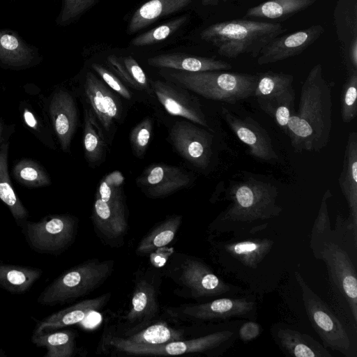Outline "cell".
Returning a JSON list of instances; mask_svg holds the SVG:
<instances>
[{"label":"cell","mask_w":357,"mask_h":357,"mask_svg":"<svg viewBox=\"0 0 357 357\" xmlns=\"http://www.w3.org/2000/svg\"><path fill=\"white\" fill-rule=\"evenodd\" d=\"M20 116L24 126L41 143L55 150L53 130L45 107V97L29 98L19 104Z\"/></svg>","instance_id":"603a6c76"},{"label":"cell","mask_w":357,"mask_h":357,"mask_svg":"<svg viewBox=\"0 0 357 357\" xmlns=\"http://www.w3.org/2000/svg\"><path fill=\"white\" fill-rule=\"evenodd\" d=\"M169 275L187 292V296L204 301L251 293L217 274L205 261L184 255L176 264L169 266Z\"/></svg>","instance_id":"9c48e42d"},{"label":"cell","mask_w":357,"mask_h":357,"mask_svg":"<svg viewBox=\"0 0 357 357\" xmlns=\"http://www.w3.org/2000/svg\"><path fill=\"white\" fill-rule=\"evenodd\" d=\"M261 332L260 325L255 320H245L238 328V340L248 342L257 338Z\"/></svg>","instance_id":"bcb514c9"},{"label":"cell","mask_w":357,"mask_h":357,"mask_svg":"<svg viewBox=\"0 0 357 357\" xmlns=\"http://www.w3.org/2000/svg\"><path fill=\"white\" fill-rule=\"evenodd\" d=\"M110 297L107 293L82 301L38 321L33 333L50 332L81 322L91 312L102 308Z\"/></svg>","instance_id":"7402d4cb"},{"label":"cell","mask_w":357,"mask_h":357,"mask_svg":"<svg viewBox=\"0 0 357 357\" xmlns=\"http://www.w3.org/2000/svg\"><path fill=\"white\" fill-rule=\"evenodd\" d=\"M334 19L339 40L350 43L357 36V0H338Z\"/></svg>","instance_id":"d590c367"},{"label":"cell","mask_w":357,"mask_h":357,"mask_svg":"<svg viewBox=\"0 0 357 357\" xmlns=\"http://www.w3.org/2000/svg\"><path fill=\"white\" fill-rule=\"evenodd\" d=\"M149 66L185 72H204L229 70L230 63L213 58L190 55L183 53H168L151 56L147 59Z\"/></svg>","instance_id":"484cf974"},{"label":"cell","mask_w":357,"mask_h":357,"mask_svg":"<svg viewBox=\"0 0 357 357\" xmlns=\"http://www.w3.org/2000/svg\"><path fill=\"white\" fill-rule=\"evenodd\" d=\"M289 240L268 223L249 230L211 234L210 255L221 274L235 280L259 300L274 291L291 268Z\"/></svg>","instance_id":"6da1fadb"},{"label":"cell","mask_w":357,"mask_h":357,"mask_svg":"<svg viewBox=\"0 0 357 357\" xmlns=\"http://www.w3.org/2000/svg\"><path fill=\"white\" fill-rule=\"evenodd\" d=\"M256 100L260 108L287 135L289 118L295 112V91L293 87L275 96Z\"/></svg>","instance_id":"836d02e7"},{"label":"cell","mask_w":357,"mask_h":357,"mask_svg":"<svg viewBox=\"0 0 357 357\" xmlns=\"http://www.w3.org/2000/svg\"><path fill=\"white\" fill-rule=\"evenodd\" d=\"M340 105L342 121H353L357 114V70H351L343 85Z\"/></svg>","instance_id":"60d3db41"},{"label":"cell","mask_w":357,"mask_h":357,"mask_svg":"<svg viewBox=\"0 0 357 357\" xmlns=\"http://www.w3.org/2000/svg\"><path fill=\"white\" fill-rule=\"evenodd\" d=\"M8 149V142L0 146V200L8 208L17 225L21 227L28 220L29 212L17 197L10 179Z\"/></svg>","instance_id":"f546056e"},{"label":"cell","mask_w":357,"mask_h":357,"mask_svg":"<svg viewBox=\"0 0 357 357\" xmlns=\"http://www.w3.org/2000/svg\"><path fill=\"white\" fill-rule=\"evenodd\" d=\"M278 190L270 181L241 172L230 180L225 193L229 202L208 226L211 234L249 230L278 217L282 208L277 204Z\"/></svg>","instance_id":"3957f363"},{"label":"cell","mask_w":357,"mask_h":357,"mask_svg":"<svg viewBox=\"0 0 357 357\" xmlns=\"http://www.w3.org/2000/svg\"><path fill=\"white\" fill-rule=\"evenodd\" d=\"M107 62L119 77L130 86L137 89V86L128 74L121 57L113 54L109 55L107 57Z\"/></svg>","instance_id":"7dc6e473"},{"label":"cell","mask_w":357,"mask_h":357,"mask_svg":"<svg viewBox=\"0 0 357 357\" xmlns=\"http://www.w3.org/2000/svg\"><path fill=\"white\" fill-rule=\"evenodd\" d=\"M189 121H176L169 129L168 139L176 151L200 170H206L214 155V137L206 129Z\"/></svg>","instance_id":"5bb4252c"},{"label":"cell","mask_w":357,"mask_h":357,"mask_svg":"<svg viewBox=\"0 0 357 357\" xmlns=\"http://www.w3.org/2000/svg\"><path fill=\"white\" fill-rule=\"evenodd\" d=\"M77 219L70 214H54L38 222L27 220L22 227L29 247L40 254L59 255L74 242Z\"/></svg>","instance_id":"4fadbf2b"},{"label":"cell","mask_w":357,"mask_h":357,"mask_svg":"<svg viewBox=\"0 0 357 357\" xmlns=\"http://www.w3.org/2000/svg\"><path fill=\"white\" fill-rule=\"evenodd\" d=\"M332 128L331 86L320 63L310 70L301 89L298 107L289 118L287 135L296 153L317 152L326 146Z\"/></svg>","instance_id":"277c9868"},{"label":"cell","mask_w":357,"mask_h":357,"mask_svg":"<svg viewBox=\"0 0 357 357\" xmlns=\"http://www.w3.org/2000/svg\"><path fill=\"white\" fill-rule=\"evenodd\" d=\"M123 182L121 172H112L100 182L95 196L93 222L98 230L110 239L120 237L127 229Z\"/></svg>","instance_id":"8fae6325"},{"label":"cell","mask_w":357,"mask_h":357,"mask_svg":"<svg viewBox=\"0 0 357 357\" xmlns=\"http://www.w3.org/2000/svg\"><path fill=\"white\" fill-rule=\"evenodd\" d=\"M83 145L84 157L91 166H97L103 162L107 149L106 137L89 105L84 108Z\"/></svg>","instance_id":"f1b7e54d"},{"label":"cell","mask_w":357,"mask_h":357,"mask_svg":"<svg viewBox=\"0 0 357 357\" xmlns=\"http://www.w3.org/2000/svg\"><path fill=\"white\" fill-rule=\"evenodd\" d=\"M317 0H269L249 8L246 17L285 19L312 6Z\"/></svg>","instance_id":"d6a6232c"},{"label":"cell","mask_w":357,"mask_h":357,"mask_svg":"<svg viewBox=\"0 0 357 357\" xmlns=\"http://www.w3.org/2000/svg\"><path fill=\"white\" fill-rule=\"evenodd\" d=\"M182 219V215H173L158 224L141 240L136 250L137 253L148 254L169 244L174 239Z\"/></svg>","instance_id":"e575fe53"},{"label":"cell","mask_w":357,"mask_h":357,"mask_svg":"<svg viewBox=\"0 0 357 357\" xmlns=\"http://www.w3.org/2000/svg\"><path fill=\"white\" fill-rule=\"evenodd\" d=\"M88 105L92 109L102 129L110 134L115 123L120 122L123 106L119 96L93 73L88 70L83 84Z\"/></svg>","instance_id":"e0dca14e"},{"label":"cell","mask_w":357,"mask_h":357,"mask_svg":"<svg viewBox=\"0 0 357 357\" xmlns=\"http://www.w3.org/2000/svg\"><path fill=\"white\" fill-rule=\"evenodd\" d=\"M275 343L287 356L294 357H332L333 355L319 342L291 325L278 322L271 327Z\"/></svg>","instance_id":"44dd1931"},{"label":"cell","mask_w":357,"mask_h":357,"mask_svg":"<svg viewBox=\"0 0 357 357\" xmlns=\"http://www.w3.org/2000/svg\"><path fill=\"white\" fill-rule=\"evenodd\" d=\"M153 121L146 117L137 123L131 130L130 142L135 156L142 158L144 155L152 135Z\"/></svg>","instance_id":"b9f144b4"},{"label":"cell","mask_w":357,"mask_h":357,"mask_svg":"<svg viewBox=\"0 0 357 357\" xmlns=\"http://www.w3.org/2000/svg\"><path fill=\"white\" fill-rule=\"evenodd\" d=\"M193 0H149L132 15L127 31L132 34L152 24L159 19L186 8Z\"/></svg>","instance_id":"4316f807"},{"label":"cell","mask_w":357,"mask_h":357,"mask_svg":"<svg viewBox=\"0 0 357 357\" xmlns=\"http://www.w3.org/2000/svg\"><path fill=\"white\" fill-rule=\"evenodd\" d=\"M294 275L301 289L305 312L323 345L346 357H356L355 342L344 324L309 287L299 271H295Z\"/></svg>","instance_id":"30bf717a"},{"label":"cell","mask_w":357,"mask_h":357,"mask_svg":"<svg viewBox=\"0 0 357 357\" xmlns=\"http://www.w3.org/2000/svg\"><path fill=\"white\" fill-rule=\"evenodd\" d=\"M222 116L237 138L248 146L252 157L269 163L278 160L268 132L257 121L250 116H239L226 107L222 108Z\"/></svg>","instance_id":"2e32d148"},{"label":"cell","mask_w":357,"mask_h":357,"mask_svg":"<svg viewBox=\"0 0 357 357\" xmlns=\"http://www.w3.org/2000/svg\"><path fill=\"white\" fill-rule=\"evenodd\" d=\"M159 305L154 285L146 279L138 280L135 285L131 307L126 319L130 324H145L158 313Z\"/></svg>","instance_id":"83f0119b"},{"label":"cell","mask_w":357,"mask_h":357,"mask_svg":"<svg viewBox=\"0 0 357 357\" xmlns=\"http://www.w3.org/2000/svg\"><path fill=\"white\" fill-rule=\"evenodd\" d=\"M39 62L36 49L16 33L0 29V64L5 68L22 70Z\"/></svg>","instance_id":"d4e9b609"},{"label":"cell","mask_w":357,"mask_h":357,"mask_svg":"<svg viewBox=\"0 0 357 357\" xmlns=\"http://www.w3.org/2000/svg\"><path fill=\"white\" fill-rule=\"evenodd\" d=\"M338 184L349 207L347 218L357 229V133L355 131L348 135Z\"/></svg>","instance_id":"cb8c5ba5"},{"label":"cell","mask_w":357,"mask_h":357,"mask_svg":"<svg viewBox=\"0 0 357 357\" xmlns=\"http://www.w3.org/2000/svg\"><path fill=\"white\" fill-rule=\"evenodd\" d=\"M192 182V176L181 167L167 164H152L136 179L146 196L161 198L170 195Z\"/></svg>","instance_id":"ac0fdd59"},{"label":"cell","mask_w":357,"mask_h":357,"mask_svg":"<svg viewBox=\"0 0 357 357\" xmlns=\"http://www.w3.org/2000/svg\"><path fill=\"white\" fill-rule=\"evenodd\" d=\"M14 178L27 188H37L51 184V178L45 169L36 161L23 158L13 168Z\"/></svg>","instance_id":"8d00e7d4"},{"label":"cell","mask_w":357,"mask_h":357,"mask_svg":"<svg viewBox=\"0 0 357 357\" xmlns=\"http://www.w3.org/2000/svg\"><path fill=\"white\" fill-rule=\"evenodd\" d=\"M121 58L137 89H147L149 84L146 75L137 61L132 56Z\"/></svg>","instance_id":"f6af8a7d"},{"label":"cell","mask_w":357,"mask_h":357,"mask_svg":"<svg viewBox=\"0 0 357 357\" xmlns=\"http://www.w3.org/2000/svg\"><path fill=\"white\" fill-rule=\"evenodd\" d=\"M324 31L320 25L278 36L266 44L257 56V63L265 65L280 61L298 55L312 45Z\"/></svg>","instance_id":"ffe728a7"},{"label":"cell","mask_w":357,"mask_h":357,"mask_svg":"<svg viewBox=\"0 0 357 357\" xmlns=\"http://www.w3.org/2000/svg\"><path fill=\"white\" fill-rule=\"evenodd\" d=\"M93 70L99 75L104 83L112 91L126 100L132 99V94L126 85L111 71L99 63L91 65Z\"/></svg>","instance_id":"ee69618b"},{"label":"cell","mask_w":357,"mask_h":357,"mask_svg":"<svg viewBox=\"0 0 357 357\" xmlns=\"http://www.w3.org/2000/svg\"><path fill=\"white\" fill-rule=\"evenodd\" d=\"M14 130L13 126L6 123L0 117V146L3 144L8 142V139L12 135Z\"/></svg>","instance_id":"c3c4849f"},{"label":"cell","mask_w":357,"mask_h":357,"mask_svg":"<svg viewBox=\"0 0 357 357\" xmlns=\"http://www.w3.org/2000/svg\"><path fill=\"white\" fill-rule=\"evenodd\" d=\"M247 319H236L208 322L199 335L158 344H135L123 337H112L109 344L116 350L134 355H182L203 354L209 357L222 356L238 340V328Z\"/></svg>","instance_id":"5b68a950"},{"label":"cell","mask_w":357,"mask_h":357,"mask_svg":"<svg viewBox=\"0 0 357 357\" xmlns=\"http://www.w3.org/2000/svg\"><path fill=\"white\" fill-rule=\"evenodd\" d=\"M160 75L204 98L229 104L254 96L257 75L221 72H185L161 68Z\"/></svg>","instance_id":"52a82bcc"},{"label":"cell","mask_w":357,"mask_h":357,"mask_svg":"<svg viewBox=\"0 0 357 357\" xmlns=\"http://www.w3.org/2000/svg\"><path fill=\"white\" fill-rule=\"evenodd\" d=\"M226 1L227 0H202V3L204 6H216L219 3Z\"/></svg>","instance_id":"f907efd6"},{"label":"cell","mask_w":357,"mask_h":357,"mask_svg":"<svg viewBox=\"0 0 357 357\" xmlns=\"http://www.w3.org/2000/svg\"><path fill=\"white\" fill-rule=\"evenodd\" d=\"M152 86L157 99L169 114L208 128L199 101L187 89L167 80H155Z\"/></svg>","instance_id":"d6986e66"},{"label":"cell","mask_w":357,"mask_h":357,"mask_svg":"<svg viewBox=\"0 0 357 357\" xmlns=\"http://www.w3.org/2000/svg\"><path fill=\"white\" fill-rule=\"evenodd\" d=\"M294 77L282 73L265 72L257 74L254 96L266 98L292 88Z\"/></svg>","instance_id":"f35d334b"},{"label":"cell","mask_w":357,"mask_h":357,"mask_svg":"<svg viewBox=\"0 0 357 357\" xmlns=\"http://www.w3.org/2000/svg\"><path fill=\"white\" fill-rule=\"evenodd\" d=\"M112 260L91 259L67 270L38 295L37 302L43 305H55L74 301L89 294L111 275Z\"/></svg>","instance_id":"ba28073f"},{"label":"cell","mask_w":357,"mask_h":357,"mask_svg":"<svg viewBox=\"0 0 357 357\" xmlns=\"http://www.w3.org/2000/svg\"><path fill=\"white\" fill-rule=\"evenodd\" d=\"M183 338V333L181 330L172 328L166 323L159 322L123 339L135 344H158Z\"/></svg>","instance_id":"74e56055"},{"label":"cell","mask_w":357,"mask_h":357,"mask_svg":"<svg viewBox=\"0 0 357 357\" xmlns=\"http://www.w3.org/2000/svg\"><path fill=\"white\" fill-rule=\"evenodd\" d=\"M188 19V15H183L168 21L134 38L130 44L135 47H142L162 41L178 30Z\"/></svg>","instance_id":"ab89813d"},{"label":"cell","mask_w":357,"mask_h":357,"mask_svg":"<svg viewBox=\"0 0 357 357\" xmlns=\"http://www.w3.org/2000/svg\"><path fill=\"white\" fill-rule=\"evenodd\" d=\"M285 31L279 22L234 20L208 26L200 37L216 47L222 56L234 59L249 54L257 57L266 44Z\"/></svg>","instance_id":"8992f818"},{"label":"cell","mask_w":357,"mask_h":357,"mask_svg":"<svg viewBox=\"0 0 357 357\" xmlns=\"http://www.w3.org/2000/svg\"><path fill=\"white\" fill-rule=\"evenodd\" d=\"M327 189L321 201L310 237V248L317 259L323 261L335 292L357 323V229L348 218L337 215L332 228L328 201L332 197Z\"/></svg>","instance_id":"7a4b0ae2"},{"label":"cell","mask_w":357,"mask_h":357,"mask_svg":"<svg viewBox=\"0 0 357 357\" xmlns=\"http://www.w3.org/2000/svg\"><path fill=\"white\" fill-rule=\"evenodd\" d=\"M45 107L54 135L65 153H70L72 139L78 124V111L75 100L66 89H55L45 98Z\"/></svg>","instance_id":"9a60e30c"},{"label":"cell","mask_w":357,"mask_h":357,"mask_svg":"<svg viewBox=\"0 0 357 357\" xmlns=\"http://www.w3.org/2000/svg\"><path fill=\"white\" fill-rule=\"evenodd\" d=\"M43 274L40 268L0 262V288L15 294L28 291Z\"/></svg>","instance_id":"4dcf8cb0"},{"label":"cell","mask_w":357,"mask_h":357,"mask_svg":"<svg viewBox=\"0 0 357 357\" xmlns=\"http://www.w3.org/2000/svg\"><path fill=\"white\" fill-rule=\"evenodd\" d=\"M31 342L47 349L45 357H70L75 353V334L70 330L33 333Z\"/></svg>","instance_id":"1f68e13d"},{"label":"cell","mask_w":357,"mask_h":357,"mask_svg":"<svg viewBox=\"0 0 357 357\" xmlns=\"http://www.w3.org/2000/svg\"><path fill=\"white\" fill-rule=\"evenodd\" d=\"M98 0H62L63 6L57 18L59 25L68 24L83 15Z\"/></svg>","instance_id":"7bdbcfd3"},{"label":"cell","mask_w":357,"mask_h":357,"mask_svg":"<svg viewBox=\"0 0 357 357\" xmlns=\"http://www.w3.org/2000/svg\"><path fill=\"white\" fill-rule=\"evenodd\" d=\"M349 58L352 67L351 70H357V36L354 37L349 43Z\"/></svg>","instance_id":"681fc988"},{"label":"cell","mask_w":357,"mask_h":357,"mask_svg":"<svg viewBox=\"0 0 357 357\" xmlns=\"http://www.w3.org/2000/svg\"><path fill=\"white\" fill-rule=\"evenodd\" d=\"M258 298L252 293L223 296L195 304L171 308L179 319L197 323L219 322L236 319L256 320Z\"/></svg>","instance_id":"7c38bea8"}]
</instances>
